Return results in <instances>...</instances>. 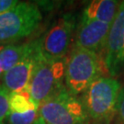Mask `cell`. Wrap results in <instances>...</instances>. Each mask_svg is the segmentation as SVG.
I'll list each match as a JSON object with an SVG mask.
<instances>
[{"label": "cell", "mask_w": 124, "mask_h": 124, "mask_svg": "<svg viewBox=\"0 0 124 124\" xmlns=\"http://www.w3.org/2000/svg\"><path fill=\"white\" fill-rule=\"evenodd\" d=\"M9 94L0 84V124H6L9 112Z\"/></svg>", "instance_id": "5bb4252c"}, {"label": "cell", "mask_w": 124, "mask_h": 124, "mask_svg": "<svg viewBox=\"0 0 124 124\" xmlns=\"http://www.w3.org/2000/svg\"><path fill=\"white\" fill-rule=\"evenodd\" d=\"M30 42L0 44V79L18 63L28 51Z\"/></svg>", "instance_id": "8fae6325"}, {"label": "cell", "mask_w": 124, "mask_h": 124, "mask_svg": "<svg viewBox=\"0 0 124 124\" xmlns=\"http://www.w3.org/2000/svg\"><path fill=\"white\" fill-rule=\"evenodd\" d=\"M105 65L109 75L114 77L124 64V1L120 2L105 46Z\"/></svg>", "instance_id": "ba28073f"}, {"label": "cell", "mask_w": 124, "mask_h": 124, "mask_svg": "<svg viewBox=\"0 0 124 124\" xmlns=\"http://www.w3.org/2000/svg\"><path fill=\"white\" fill-rule=\"evenodd\" d=\"M41 13L37 5L18 2L13 8L0 14V44L15 43L38 29Z\"/></svg>", "instance_id": "3957f363"}, {"label": "cell", "mask_w": 124, "mask_h": 124, "mask_svg": "<svg viewBox=\"0 0 124 124\" xmlns=\"http://www.w3.org/2000/svg\"><path fill=\"white\" fill-rule=\"evenodd\" d=\"M120 84L113 77L98 76L81 95L80 100L89 120L108 124L116 115Z\"/></svg>", "instance_id": "6da1fadb"}, {"label": "cell", "mask_w": 124, "mask_h": 124, "mask_svg": "<svg viewBox=\"0 0 124 124\" xmlns=\"http://www.w3.org/2000/svg\"><path fill=\"white\" fill-rule=\"evenodd\" d=\"M38 117L42 124H89L90 120L80 99L65 88L40 103Z\"/></svg>", "instance_id": "277c9868"}, {"label": "cell", "mask_w": 124, "mask_h": 124, "mask_svg": "<svg viewBox=\"0 0 124 124\" xmlns=\"http://www.w3.org/2000/svg\"><path fill=\"white\" fill-rule=\"evenodd\" d=\"M67 57L49 59L40 55L35 63L27 90L36 104L52 98L65 88L64 76Z\"/></svg>", "instance_id": "7a4b0ae2"}, {"label": "cell", "mask_w": 124, "mask_h": 124, "mask_svg": "<svg viewBox=\"0 0 124 124\" xmlns=\"http://www.w3.org/2000/svg\"><path fill=\"white\" fill-rule=\"evenodd\" d=\"M35 124H42V123H41V121L39 120V117H38V119H37V120H36Z\"/></svg>", "instance_id": "e0dca14e"}, {"label": "cell", "mask_w": 124, "mask_h": 124, "mask_svg": "<svg viewBox=\"0 0 124 124\" xmlns=\"http://www.w3.org/2000/svg\"><path fill=\"white\" fill-rule=\"evenodd\" d=\"M9 110L14 113H25L31 110H38V105L31 99L28 90L9 94Z\"/></svg>", "instance_id": "7c38bea8"}, {"label": "cell", "mask_w": 124, "mask_h": 124, "mask_svg": "<svg viewBox=\"0 0 124 124\" xmlns=\"http://www.w3.org/2000/svg\"><path fill=\"white\" fill-rule=\"evenodd\" d=\"M76 19L71 13L63 14L55 20L38 40L42 56L49 59L66 57L75 30Z\"/></svg>", "instance_id": "8992f818"}, {"label": "cell", "mask_w": 124, "mask_h": 124, "mask_svg": "<svg viewBox=\"0 0 124 124\" xmlns=\"http://www.w3.org/2000/svg\"><path fill=\"white\" fill-rule=\"evenodd\" d=\"M120 3L114 0H94L85 8L83 18L111 25L118 13Z\"/></svg>", "instance_id": "30bf717a"}, {"label": "cell", "mask_w": 124, "mask_h": 124, "mask_svg": "<svg viewBox=\"0 0 124 124\" xmlns=\"http://www.w3.org/2000/svg\"><path fill=\"white\" fill-rule=\"evenodd\" d=\"M115 116L117 117L118 124H124V87L121 88L120 92Z\"/></svg>", "instance_id": "9a60e30c"}, {"label": "cell", "mask_w": 124, "mask_h": 124, "mask_svg": "<svg viewBox=\"0 0 124 124\" xmlns=\"http://www.w3.org/2000/svg\"><path fill=\"white\" fill-rule=\"evenodd\" d=\"M98 54L88 50L74 47L67 58L64 86L68 93L77 97L98 77Z\"/></svg>", "instance_id": "5b68a950"}, {"label": "cell", "mask_w": 124, "mask_h": 124, "mask_svg": "<svg viewBox=\"0 0 124 124\" xmlns=\"http://www.w3.org/2000/svg\"><path fill=\"white\" fill-rule=\"evenodd\" d=\"M38 119V111L31 110L25 113L9 112L6 124H35Z\"/></svg>", "instance_id": "4fadbf2b"}, {"label": "cell", "mask_w": 124, "mask_h": 124, "mask_svg": "<svg viewBox=\"0 0 124 124\" xmlns=\"http://www.w3.org/2000/svg\"><path fill=\"white\" fill-rule=\"evenodd\" d=\"M39 55L40 49L38 40L31 41L28 51L20 61L0 79V84L8 91V93H17L27 89Z\"/></svg>", "instance_id": "52a82bcc"}, {"label": "cell", "mask_w": 124, "mask_h": 124, "mask_svg": "<svg viewBox=\"0 0 124 124\" xmlns=\"http://www.w3.org/2000/svg\"><path fill=\"white\" fill-rule=\"evenodd\" d=\"M18 3L17 0H0V14L13 8Z\"/></svg>", "instance_id": "2e32d148"}, {"label": "cell", "mask_w": 124, "mask_h": 124, "mask_svg": "<svg viewBox=\"0 0 124 124\" xmlns=\"http://www.w3.org/2000/svg\"><path fill=\"white\" fill-rule=\"evenodd\" d=\"M110 26L98 20L82 18L76 31L75 47L88 50L98 54V52L106 46Z\"/></svg>", "instance_id": "9c48e42d"}]
</instances>
